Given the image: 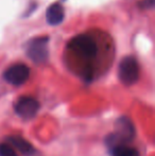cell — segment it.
Here are the masks:
<instances>
[{"label":"cell","instance_id":"8","mask_svg":"<svg viewBox=\"0 0 155 156\" xmlns=\"http://www.w3.org/2000/svg\"><path fill=\"white\" fill-rule=\"evenodd\" d=\"M111 149H112L113 156H140L137 149L125 146V144H119Z\"/></svg>","mask_w":155,"mask_h":156},{"label":"cell","instance_id":"2","mask_svg":"<svg viewBox=\"0 0 155 156\" xmlns=\"http://www.w3.org/2000/svg\"><path fill=\"white\" fill-rule=\"evenodd\" d=\"M118 78L126 86L135 84L139 78V65L132 55H126L120 61L118 66Z\"/></svg>","mask_w":155,"mask_h":156},{"label":"cell","instance_id":"10","mask_svg":"<svg viewBox=\"0 0 155 156\" xmlns=\"http://www.w3.org/2000/svg\"><path fill=\"white\" fill-rule=\"evenodd\" d=\"M139 9H143V10H149L154 6V0H140V1L137 3Z\"/></svg>","mask_w":155,"mask_h":156},{"label":"cell","instance_id":"7","mask_svg":"<svg viewBox=\"0 0 155 156\" xmlns=\"http://www.w3.org/2000/svg\"><path fill=\"white\" fill-rule=\"evenodd\" d=\"M8 140L15 147L16 149H18L21 153L25 156H32L35 153L33 146L30 144L29 141H27L26 139H23V137H18V136H11L8 138Z\"/></svg>","mask_w":155,"mask_h":156},{"label":"cell","instance_id":"9","mask_svg":"<svg viewBox=\"0 0 155 156\" xmlns=\"http://www.w3.org/2000/svg\"><path fill=\"white\" fill-rule=\"evenodd\" d=\"M0 156H17L10 144H0Z\"/></svg>","mask_w":155,"mask_h":156},{"label":"cell","instance_id":"3","mask_svg":"<svg viewBox=\"0 0 155 156\" xmlns=\"http://www.w3.org/2000/svg\"><path fill=\"white\" fill-rule=\"evenodd\" d=\"M48 36H39L28 43L27 54L34 63H44L48 58Z\"/></svg>","mask_w":155,"mask_h":156},{"label":"cell","instance_id":"5","mask_svg":"<svg viewBox=\"0 0 155 156\" xmlns=\"http://www.w3.org/2000/svg\"><path fill=\"white\" fill-rule=\"evenodd\" d=\"M39 109V102L32 97H20L15 103V112L23 119L35 117Z\"/></svg>","mask_w":155,"mask_h":156},{"label":"cell","instance_id":"4","mask_svg":"<svg viewBox=\"0 0 155 156\" xmlns=\"http://www.w3.org/2000/svg\"><path fill=\"white\" fill-rule=\"evenodd\" d=\"M30 76V68L26 64L19 63L14 64L10 66L8 69L4 71L3 79L10 84L14 86L23 85L28 81Z\"/></svg>","mask_w":155,"mask_h":156},{"label":"cell","instance_id":"1","mask_svg":"<svg viewBox=\"0 0 155 156\" xmlns=\"http://www.w3.org/2000/svg\"><path fill=\"white\" fill-rule=\"evenodd\" d=\"M67 49L79 61L80 74L85 80H90L95 74L93 62L98 54V45L93 37L88 34H79L70 39Z\"/></svg>","mask_w":155,"mask_h":156},{"label":"cell","instance_id":"6","mask_svg":"<svg viewBox=\"0 0 155 156\" xmlns=\"http://www.w3.org/2000/svg\"><path fill=\"white\" fill-rule=\"evenodd\" d=\"M64 6L58 2L52 3L46 11V20L50 26H58L64 21Z\"/></svg>","mask_w":155,"mask_h":156}]
</instances>
